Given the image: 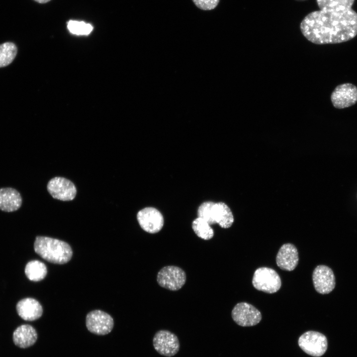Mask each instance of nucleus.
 Segmentation results:
<instances>
[{
	"mask_svg": "<svg viewBox=\"0 0 357 357\" xmlns=\"http://www.w3.org/2000/svg\"><path fill=\"white\" fill-rule=\"evenodd\" d=\"M192 228L199 238L204 240L210 239L214 235L211 225L200 217H197L193 221Z\"/></svg>",
	"mask_w": 357,
	"mask_h": 357,
	"instance_id": "nucleus-21",
	"label": "nucleus"
},
{
	"mask_svg": "<svg viewBox=\"0 0 357 357\" xmlns=\"http://www.w3.org/2000/svg\"><path fill=\"white\" fill-rule=\"evenodd\" d=\"M16 310L19 316L26 321H34L39 319L43 314V308L38 301L27 298L18 302Z\"/></svg>",
	"mask_w": 357,
	"mask_h": 357,
	"instance_id": "nucleus-15",
	"label": "nucleus"
},
{
	"mask_svg": "<svg viewBox=\"0 0 357 357\" xmlns=\"http://www.w3.org/2000/svg\"><path fill=\"white\" fill-rule=\"evenodd\" d=\"M137 219L141 228L150 234L158 233L164 226V221L162 213L152 207L140 210L137 213Z\"/></svg>",
	"mask_w": 357,
	"mask_h": 357,
	"instance_id": "nucleus-11",
	"label": "nucleus"
},
{
	"mask_svg": "<svg viewBox=\"0 0 357 357\" xmlns=\"http://www.w3.org/2000/svg\"><path fill=\"white\" fill-rule=\"evenodd\" d=\"M22 204L21 196L16 189L11 187L0 188V209L5 212L18 210Z\"/></svg>",
	"mask_w": 357,
	"mask_h": 357,
	"instance_id": "nucleus-17",
	"label": "nucleus"
},
{
	"mask_svg": "<svg viewBox=\"0 0 357 357\" xmlns=\"http://www.w3.org/2000/svg\"><path fill=\"white\" fill-rule=\"evenodd\" d=\"M319 10L343 11L350 9L355 0H316Z\"/></svg>",
	"mask_w": 357,
	"mask_h": 357,
	"instance_id": "nucleus-19",
	"label": "nucleus"
},
{
	"mask_svg": "<svg viewBox=\"0 0 357 357\" xmlns=\"http://www.w3.org/2000/svg\"><path fill=\"white\" fill-rule=\"evenodd\" d=\"M17 53V48L13 43L7 42L0 44V68L10 64Z\"/></svg>",
	"mask_w": 357,
	"mask_h": 357,
	"instance_id": "nucleus-20",
	"label": "nucleus"
},
{
	"mask_svg": "<svg viewBox=\"0 0 357 357\" xmlns=\"http://www.w3.org/2000/svg\"><path fill=\"white\" fill-rule=\"evenodd\" d=\"M34 248L42 258L54 264H65L72 256L71 248L67 243L50 237H37Z\"/></svg>",
	"mask_w": 357,
	"mask_h": 357,
	"instance_id": "nucleus-2",
	"label": "nucleus"
},
{
	"mask_svg": "<svg viewBox=\"0 0 357 357\" xmlns=\"http://www.w3.org/2000/svg\"><path fill=\"white\" fill-rule=\"evenodd\" d=\"M67 26L71 33L77 35H87L91 32L93 28L90 23L72 20L67 22Z\"/></svg>",
	"mask_w": 357,
	"mask_h": 357,
	"instance_id": "nucleus-22",
	"label": "nucleus"
},
{
	"mask_svg": "<svg viewBox=\"0 0 357 357\" xmlns=\"http://www.w3.org/2000/svg\"><path fill=\"white\" fill-rule=\"evenodd\" d=\"M195 5L203 10H211L218 5L220 0H192Z\"/></svg>",
	"mask_w": 357,
	"mask_h": 357,
	"instance_id": "nucleus-23",
	"label": "nucleus"
},
{
	"mask_svg": "<svg viewBox=\"0 0 357 357\" xmlns=\"http://www.w3.org/2000/svg\"><path fill=\"white\" fill-rule=\"evenodd\" d=\"M86 325L90 332L98 335L109 334L114 327V320L107 313L100 310L90 311L86 315Z\"/></svg>",
	"mask_w": 357,
	"mask_h": 357,
	"instance_id": "nucleus-8",
	"label": "nucleus"
},
{
	"mask_svg": "<svg viewBox=\"0 0 357 357\" xmlns=\"http://www.w3.org/2000/svg\"><path fill=\"white\" fill-rule=\"evenodd\" d=\"M331 101L336 109L350 107L357 102V87L351 83L337 86L331 95Z\"/></svg>",
	"mask_w": 357,
	"mask_h": 357,
	"instance_id": "nucleus-9",
	"label": "nucleus"
},
{
	"mask_svg": "<svg viewBox=\"0 0 357 357\" xmlns=\"http://www.w3.org/2000/svg\"><path fill=\"white\" fill-rule=\"evenodd\" d=\"M294 0L297 1H304L308 0Z\"/></svg>",
	"mask_w": 357,
	"mask_h": 357,
	"instance_id": "nucleus-25",
	"label": "nucleus"
},
{
	"mask_svg": "<svg viewBox=\"0 0 357 357\" xmlns=\"http://www.w3.org/2000/svg\"><path fill=\"white\" fill-rule=\"evenodd\" d=\"M47 189L54 198L61 201L73 200L76 194L74 184L69 180L61 177H55L48 182Z\"/></svg>",
	"mask_w": 357,
	"mask_h": 357,
	"instance_id": "nucleus-12",
	"label": "nucleus"
},
{
	"mask_svg": "<svg viewBox=\"0 0 357 357\" xmlns=\"http://www.w3.org/2000/svg\"><path fill=\"white\" fill-rule=\"evenodd\" d=\"M252 282L256 289L269 294L277 292L281 286V280L277 272L265 267L255 270Z\"/></svg>",
	"mask_w": 357,
	"mask_h": 357,
	"instance_id": "nucleus-4",
	"label": "nucleus"
},
{
	"mask_svg": "<svg viewBox=\"0 0 357 357\" xmlns=\"http://www.w3.org/2000/svg\"><path fill=\"white\" fill-rule=\"evenodd\" d=\"M25 273L30 280L38 282L45 278L47 274V268L42 262L37 260H32L26 264Z\"/></svg>",
	"mask_w": 357,
	"mask_h": 357,
	"instance_id": "nucleus-18",
	"label": "nucleus"
},
{
	"mask_svg": "<svg viewBox=\"0 0 357 357\" xmlns=\"http://www.w3.org/2000/svg\"><path fill=\"white\" fill-rule=\"evenodd\" d=\"M153 344L155 350L159 354L167 357L175 356L179 349L178 337L166 330H159L155 334Z\"/></svg>",
	"mask_w": 357,
	"mask_h": 357,
	"instance_id": "nucleus-7",
	"label": "nucleus"
},
{
	"mask_svg": "<svg viewBox=\"0 0 357 357\" xmlns=\"http://www.w3.org/2000/svg\"><path fill=\"white\" fill-rule=\"evenodd\" d=\"M34 0L39 3H46L48 1H49L50 0Z\"/></svg>",
	"mask_w": 357,
	"mask_h": 357,
	"instance_id": "nucleus-24",
	"label": "nucleus"
},
{
	"mask_svg": "<svg viewBox=\"0 0 357 357\" xmlns=\"http://www.w3.org/2000/svg\"><path fill=\"white\" fill-rule=\"evenodd\" d=\"M234 321L242 327L252 326L259 323L262 316L260 312L252 305L242 302L237 303L232 311Z\"/></svg>",
	"mask_w": 357,
	"mask_h": 357,
	"instance_id": "nucleus-10",
	"label": "nucleus"
},
{
	"mask_svg": "<svg viewBox=\"0 0 357 357\" xmlns=\"http://www.w3.org/2000/svg\"><path fill=\"white\" fill-rule=\"evenodd\" d=\"M312 280L315 290L319 294H329L335 287V277L333 272L325 265H318L314 269Z\"/></svg>",
	"mask_w": 357,
	"mask_h": 357,
	"instance_id": "nucleus-13",
	"label": "nucleus"
},
{
	"mask_svg": "<svg viewBox=\"0 0 357 357\" xmlns=\"http://www.w3.org/2000/svg\"><path fill=\"white\" fill-rule=\"evenodd\" d=\"M299 28L303 36L315 44L346 42L357 35V13L352 8L313 11L305 16Z\"/></svg>",
	"mask_w": 357,
	"mask_h": 357,
	"instance_id": "nucleus-1",
	"label": "nucleus"
},
{
	"mask_svg": "<svg viewBox=\"0 0 357 357\" xmlns=\"http://www.w3.org/2000/svg\"><path fill=\"white\" fill-rule=\"evenodd\" d=\"M298 261V251L294 245L288 243L280 247L276 256V263L280 268L292 271L297 266Z\"/></svg>",
	"mask_w": 357,
	"mask_h": 357,
	"instance_id": "nucleus-14",
	"label": "nucleus"
},
{
	"mask_svg": "<svg viewBox=\"0 0 357 357\" xmlns=\"http://www.w3.org/2000/svg\"><path fill=\"white\" fill-rule=\"evenodd\" d=\"M186 274L179 267L169 265L163 267L158 273L157 281L162 287L171 291H178L185 283Z\"/></svg>",
	"mask_w": 357,
	"mask_h": 357,
	"instance_id": "nucleus-6",
	"label": "nucleus"
},
{
	"mask_svg": "<svg viewBox=\"0 0 357 357\" xmlns=\"http://www.w3.org/2000/svg\"><path fill=\"white\" fill-rule=\"evenodd\" d=\"M298 344L305 353L316 357L324 355L328 347L325 336L314 331H308L301 335L298 339Z\"/></svg>",
	"mask_w": 357,
	"mask_h": 357,
	"instance_id": "nucleus-5",
	"label": "nucleus"
},
{
	"mask_svg": "<svg viewBox=\"0 0 357 357\" xmlns=\"http://www.w3.org/2000/svg\"><path fill=\"white\" fill-rule=\"evenodd\" d=\"M200 217L209 224H218L222 228H229L233 224L234 218L229 206L224 202L206 201L202 203L197 210Z\"/></svg>",
	"mask_w": 357,
	"mask_h": 357,
	"instance_id": "nucleus-3",
	"label": "nucleus"
},
{
	"mask_svg": "<svg viewBox=\"0 0 357 357\" xmlns=\"http://www.w3.org/2000/svg\"><path fill=\"white\" fill-rule=\"evenodd\" d=\"M12 338L16 346L21 348H26L35 343L37 339V333L33 327L24 324L14 330Z\"/></svg>",
	"mask_w": 357,
	"mask_h": 357,
	"instance_id": "nucleus-16",
	"label": "nucleus"
}]
</instances>
